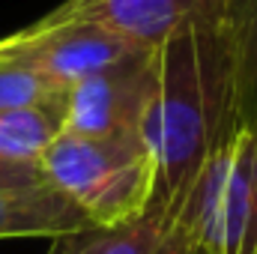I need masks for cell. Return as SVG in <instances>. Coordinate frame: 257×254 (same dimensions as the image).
I'll use <instances>...</instances> for the list:
<instances>
[{
	"label": "cell",
	"instance_id": "obj_1",
	"mask_svg": "<svg viewBox=\"0 0 257 254\" xmlns=\"http://www.w3.org/2000/svg\"><path fill=\"white\" fill-rule=\"evenodd\" d=\"M236 132V75L224 6L200 0L159 45V93L144 129L159 165L153 203L180 218L203 165Z\"/></svg>",
	"mask_w": 257,
	"mask_h": 254
},
{
	"label": "cell",
	"instance_id": "obj_13",
	"mask_svg": "<svg viewBox=\"0 0 257 254\" xmlns=\"http://www.w3.org/2000/svg\"><path fill=\"white\" fill-rule=\"evenodd\" d=\"M72 245H75V236H60V239H51V245H48L45 254H69Z\"/></svg>",
	"mask_w": 257,
	"mask_h": 254
},
{
	"label": "cell",
	"instance_id": "obj_14",
	"mask_svg": "<svg viewBox=\"0 0 257 254\" xmlns=\"http://www.w3.org/2000/svg\"><path fill=\"white\" fill-rule=\"evenodd\" d=\"M194 254H197V251H194Z\"/></svg>",
	"mask_w": 257,
	"mask_h": 254
},
{
	"label": "cell",
	"instance_id": "obj_2",
	"mask_svg": "<svg viewBox=\"0 0 257 254\" xmlns=\"http://www.w3.org/2000/svg\"><path fill=\"white\" fill-rule=\"evenodd\" d=\"M39 168L93 227H120L141 218L159 183V165L147 135L84 138L63 132Z\"/></svg>",
	"mask_w": 257,
	"mask_h": 254
},
{
	"label": "cell",
	"instance_id": "obj_7",
	"mask_svg": "<svg viewBox=\"0 0 257 254\" xmlns=\"http://www.w3.org/2000/svg\"><path fill=\"white\" fill-rule=\"evenodd\" d=\"M96 230L93 221L51 183L0 191V239H60Z\"/></svg>",
	"mask_w": 257,
	"mask_h": 254
},
{
	"label": "cell",
	"instance_id": "obj_4",
	"mask_svg": "<svg viewBox=\"0 0 257 254\" xmlns=\"http://www.w3.org/2000/svg\"><path fill=\"white\" fill-rule=\"evenodd\" d=\"M150 51L123 39L120 33L90 24V21H51L36 24L0 39V60L33 69L60 87H75L78 81L105 72L128 57Z\"/></svg>",
	"mask_w": 257,
	"mask_h": 254
},
{
	"label": "cell",
	"instance_id": "obj_9",
	"mask_svg": "<svg viewBox=\"0 0 257 254\" xmlns=\"http://www.w3.org/2000/svg\"><path fill=\"white\" fill-rule=\"evenodd\" d=\"M66 102L69 93L42 105L0 114V159L39 165L51 144L66 132Z\"/></svg>",
	"mask_w": 257,
	"mask_h": 254
},
{
	"label": "cell",
	"instance_id": "obj_10",
	"mask_svg": "<svg viewBox=\"0 0 257 254\" xmlns=\"http://www.w3.org/2000/svg\"><path fill=\"white\" fill-rule=\"evenodd\" d=\"M221 6L233 51L239 129L257 126V0H221Z\"/></svg>",
	"mask_w": 257,
	"mask_h": 254
},
{
	"label": "cell",
	"instance_id": "obj_8",
	"mask_svg": "<svg viewBox=\"0 0 257 254\" xmlns=\"http://www.w3.org/2000/svg\"><path fill=\"white\" fill-rule=\"evenodd\" d=\"M78 254H194L183 221L162 206L120 227H96L78 236Z\"/></svg>",
	"mask_w": 257,
	"mask_h": 254
},
{
	"label": "cell",
	"instance_id": "obj_6",
	"mask_svg": "<svg viewBox=\"0 0 257 254\" xmlns=\"http://www.w3.org/2000/svg\"><path fill=\"white\" fill-rule=\"evenodd\" d=\"M200 0H66L51 9V21L102 24L123 39L156 51Z\"/></svg>",
	"mask_w": 257,
	"mask_h": 254
},
{
	"label": "cell",
	"instance_id": "obj_5",
	"mask_svg": "<svg viewBox=\"0 0 257 254\" xmlns=\"http://www.w3.org/2000/svg\"><path fill=\"white\" fill-rule=\"evenodd\" d=\"M159 93V48L69 87L66 132L84 138L144 135Z\"/></svg>",
	"mask_w": 257,
	"mask_h": 254
},
{
	"label": "cell",
	"instance_id": "obj_11",
	"mask_svg": "<svg viewBox=\"0 0 257 254\" xmlns=\"http://www.w3.org/2000/svg\"><path fill=\"white\" fill-rule=\"evenodd\" d=\"M63 93H69V87L54 84L51 78H45L33 69L0 60V114L30 108V105H42V102H51Z\"/></svg>",
	"mask_w": 257,
	"mask_h": 254
},
{
	"label": "cell",
	"instance_id": "obj_12",
	"mask_svg": "<svg viewBox=\"0 0 257 254\" xmlns=\"http://www.w3.org/2000/svg\"><path fill=\"white\" fill-rule=\"evenodd\" d=\"M48 183L39 165H18L9 159H0V191H15V189H33Z\"/></svg>",
	"mask_w": 257,
	"mask_h": 254
},
{
	"label": "cell",
	"instance_id": "obj_3",
	"mask_svg": "<svg viewBox=\"0 0 257 254\" xmlns=\"http://www.w3.org/2000/svg\"><path fill=\"white\" fill-rule=\"evenodd\" d=\"M180 221L197 254H257V126L203 165Z\"/></svg>",
	"mask_w": 257,
	"mask_h": 254
}]
</instances>
